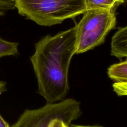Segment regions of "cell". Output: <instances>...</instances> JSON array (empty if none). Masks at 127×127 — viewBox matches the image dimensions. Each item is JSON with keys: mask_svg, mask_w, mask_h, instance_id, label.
Masks as SVG:
<instances>
[{"mask_svg": "<svg viewBox=\"0 0 127 127\" xmlns=\"http://www.w3.org/2000/svg\"><path fill=\"white\" fill-rule=\"evenodd\" d=\"M69 127H105L99 125H74L70 124Z\"/></svg>", "mask_w": 127, "mask_h": 127, "instance_id": "4fadbf2b", "label": "cell"}, {"mask_svg": "<svg viewBox=\"0 0 127 127\" xmlns=\"http://www.w3.org/2000/svg\"><path fill=\"white\" fill-rule=\"evenodd\" d=\"M18 46V43L6 41L0 37V58L17 55Z\"/></svg>", "mask_w": 127, "mask_h": 127, "instance_id": "ba28073f", "label": "cell"}, {"mask_svg": "<svg viewBox=\"0 0 127 127\" xmlns=\"http://www.w3.org/2000/svg\"><path fill=\"white\" fill-rule=\"evenodd\" d=\"M19 14L42 26L60 24L83 14L85 0H15Z\"/></svg>", "mask_w": 127, "mask_h": 127, "instance_id": "7a4b0ae2", "label": "cell"}, {"mask_svg": "<svg viewBox=\"0 0 127 127\" xmlns=\"http://www.w3.org/2000/svg\"><path fill=\"white\" fill-rule=\"evenodd\" d=\"M0 127H10L8 123L4 120L0 114Z\"/></svg>", "mask_w": 127, "mask_h": 127, "instance_id": "5bb4252c", "label": "cell"}, {"mask_svg": "<svg viewBox=\"0 0 127 127\" xmlns=\"http://www.w3.org/2000/svg\"><path fill=\"white\" fill-rule=\"evenodd\" d=\"M81 115L80 103L68 98L53 103H47L37 109L25 110L10 127H48L52 121L60 119L68 125Z\"/></svg>", "mask_w": 127, "mask_h": 127, "instance_id": "277c9868", "label": "cell"}, {"mask_svg": "<svg viewBox=\"0 0 127 127\" xmlns=\"http://www.w3.org/2000/svg\"><path fill=\"white\" fill-rule=\"evenodd\" d=\"M111 55L120 60L127 56V27H119L111 41Z\"/></svg>", "mask_w": 127, "mask_h": 127, "instance_id": "5b68a950", "label": "cell"}, {"mask_svg": "<svg viewBox=\"0 0 127 127\" xmlns=\"http://www.w3.org/2000/svg\"><path fill=\"white\" fill-rule=\"evenodd\" d=\"M124 2V0H85V5L87 10L102 9L112 10L117 4Z\"/></svg>", "mask_w": 127, "mask_h": 127, "instance_id": "52a82bcc", "label": "cell"}, {"mask_svg": "<svg viewBox=\"0 0 127 127\" xmlns=\"http://www.w3.org/2000/svg\"><path fill=\"white\" fill-rule=\"evenodd\" d=\"M6 90V83L3 81H0V95Z\"/></svg>", "mask_w": 127, "mask_h": 127, "instance_id": "7c38bea8", "label": "cell"}, {"mask_svg": "<svg viewBox=\"0 0 127 127\" xmlns=\"http://www.w3.org/2000/svg\"><path fill=\"white\" fill-rule=\"evenodd\" d=\"M116 23V17L113 9L87 10L75 26V54L84 53L103 44Z\"/></svg>", "mask_w": 127, "mask_h": 127, "instance_id": "3957f363", "label": "cell"}, {"mask_svg": "<svg viewBox=\"0 0 127 127\" xmlns=\"http://www.w3.org/2000/svg\"><path fill=\"white\" fill-rule=\"evenodd\" d=\"M48 127H69V125L61 120L55 119L52 121Z\"/></svg>", "mask_w": 127, "mask_h": 127, "instance_id": "8fae6325", "label": "cell"}, {"mask_svg": "<svg viewBox=\"0 0 127 127\" xmlns=\"http://www.w3.org/2000/svg\"><path fill=\"white\" fill-rule=\"evenodd\" d=\"M75 26L51 36L35 44L30 59L38 82V92L53 103L64 99L68 92V70L76 53Z\"/></svg>", "mask_w": 127, "mask_h": 127, "instance_id": "6da1fadb", "label": "cell"}, {"mask_svg": "<svg viewBox=\"0 0 127 127\" xmlns=\"http://www.w3.org/2000/svg\"><path fill=\"white\" fill-rule=\"evenodd\" d=\"M114 91L118 96H125L127 95V82H115L113 84Z\"/></svg>", "mask_w": 127, "mask_h": 127, "instance_id": "30bf717a", "label": "cell"}, {"mask_svg": "<svg viewBox=\"0 0 127 127\" xmlns=\"http://www.w3.org/2000/svg\"><path fill=\"white\" fill-rule=\"evenodd\" d=\"M109 77L116 82H127V61L111 65L108 69Z\"/></svg>", "mask_w": 127, "mask_h": 127, "instance_id": "8992f818", "label": "cell"}, {"mask_svg": "<svg viewBox=\"0 0 127 127\" xmlns=\"http://www.w3.org/2000/svg\"><path fill=\"white\" fill-rule=\"evenodd\" d=\"M15 0H0V16L15 8Z\"/></svg>", "mask_w": 127, "mask_h": 127, "instance_id": "9c48e42d", "label": "cell"}]
</instances>
